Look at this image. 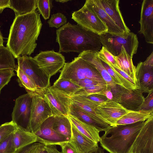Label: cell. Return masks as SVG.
<instances>
[{
	"label": "cell",
	"mask_w": 153,
	"mask_h": 153,
	"mask_svg": "<svg viewBox=\"0 0 153 153\" xmlns=\"http://www.w3.org/2000/svg\"><path fill=\"white\" fill-rule=\"evenodd\" d=\"M13 140L16 151L36 143L44 144L42 140L36 134L17 126L13 133Z\"/></svg>",
	"instance_id": "obj_22"
},
{
	"label": "cell",
	"mask_w": 153,
	"mask_h": 153,
	"mask_svg": "<svg viewBox=\"0 0 153 153\" xmlns=\"http://www.w3.org/2000/svg\"><path fill=\"white\" fill-rule=\"evenodd\" d=\"M53 0H38V10L45 20L50 17L51 9L53 7Z\"/></svg>",
	"instance_id": "obj_35"
},
{
	"label": "cell",
	"mask_w": 153,
	"mask_h": 153,
	"mask_svg": "<svg viewBox=\"0 0 153 153\" xmlns=\"http://www.w3.org/2000/svg\"><path fill=\"white\" fill-rule=\"evenodd\" d=\"M69 115L94 127L99 132L105 131L111 126L108 124H103L97 121L81 108L71 101Z\"/></svg>",
	"instance_id": "obj_23"
},
{
	"label": "cell",
	"mask_w": 153,
	"mask_h": 153,
	"mask_svg": "<svg viewBox=\"0 0 153 153\" xmlns=\"http://www.w3.org/2000/svg\"><path fill=\"white\" fill-rule=\"evenodd\" d=\"M101 61L103 66L112 78L115 83L116 84L118 85L123 87L122 85L120 80L114 71L108 65L101 60Z\"/></svg>",
	"instance_id": "obj_44"
},
{
	"label": "cell",
	"mask_w": 153,
	"mask_h": 153,
	"mask_svg": "<svg viewBox=\"0 0 153 153\" xmlns=\"http://www.w3.org/2000/svg\"><path fill=\"white\" fill-rule=\"evenodd\" d=\"M67 22V18L64 15L60 13H57L51 15L48 23L50 27L59 28L66 24Z\"/></svg>",
	"instance_id": "obj_36"
},
{
	"label": "cell",
	"mask_w": 153,
	"mask_h": 153,
	"mask_svg": "<svg viewBox=\"0 0 153 153\" xmlns=\"http://www.w3.org/2000/svg\"><path fill=\"white\" fill-rule=\"evenodd\" d=\"M58 52H98L102 47L100 36L79 25L68 22L56 30Z\"/></svg>",
	"instance_id": "obj_2"
},
{
	"label": "cell",
	"mask_w": 153,
	"mask_h": 153,
	"mask_svg": "<svg viewBox=\"0 0 153 153\" xmlns=\"http://www.w3.org/2000/svg\"><path fill=\"white\" fill-rule=\"evenodd\" d=\"M59 146L61 148L62 153H78L69 141L62 143Z\"/></svg>",
	"instance_id": "obj_45"
},
{
	"label": "cell",
	"mask_w": 153,
	"mask_h": 153,
	"mask_svg": "<svg viewBox=\"0 0 153 153\" xmlns=\"http://www.w3.org/2000/svg\"><path fill=\"white\" fill-rule=\"evenodd\" d=\"M69 97L71 102L81 108L94 119L102 123L108 124L96 114L94 109L98 105V104L84 96H74Z\"/></svg>",
	"instance_id": "obj_27"
},
{
	"label": "cell",
	"mask_w": 153,
	"mask_h": 153,
	"mask_svg": "<svg viewBox=\"0 0 153 153\" xmlns=\"http://www.w3.org/2000/svg\"><path fill=\"white\" fill-rule=\"evenodd\" d=\"M42 25L40 14L36 11L16 15L6 45L15 58L30 56L33 53Z\"/></svg>",
	"instance_id": "obj_1"
},
{
	"label": "cell",
	"mask_w": 153,
	"mask_h": 153,
	"mask_svg": "<svg viewBox=\"0 0 153 153\" xmlns=\"http://www.w3.org/2000/svg\"><path fill=\"white\" fill-rule=\"evenodd\" d=\"M54 116L45 120L41 125L39 130L35 134L44 142V145H59L68 141L57 133L53 128Z\"/></svg>",
	"instance_id": "obj_15"
},
{
	"label": "cell",
	"mask_w": 153,
	"mask_h": 153,
	"mask_svg": "<svg viewBox=\"0 0 153 153\" xmlns=\"http://www.w3.org/2000/svg\"><path fill=\"white\" fill-rule=\"evenodd\" d=\"M99 36L102 46L114 56L120 54L123 47L132 58L137 52L139 41L137 35L133 32L122 35L107 33Z\"/></svg>",
	"instance_id": "obj_4"
},
{
	"label": "cell",
	"mask_w": 153,
	"mask_h": 153,
	"mask_svg": "<svg viewBox=\"0 0 153 153\" xmlns=\"http://www.w3.org/2000/svg\"><path fill=\"white\" fill-rule=\"evenodd\" d=\"M98 94L105 96L108 100H112L113 99V96L111 88L108 86L105 89Z\"/></svg>",
	"instance_id": "obj_47"
},
{
	"label": "cell",
	"mask_w": 153,
	"mask_h": 153,
	"mask_svg": "<svg viewBox=\"0 0 153 153\" xmlns=\"http://www.w3.org/2000/svg\"><path fill=\"white\" fill-rule=\"evenodd\" d=\"M84 96L98 105L105 102L108 100L105 96L98 93L91 94Z\"/></svg>",
	"instance_id": "obj_42"
},
{
	"label": "cell",
	"mask_w": 153,
	"mask_h": 153,
	"mask_svg": "<svg viewBox=\"0 0 153 153\" xmlns=\"http://www.w3.org/2000/svg\"><path fill=\"white\" fill-rule=\"evenodd\" d=\"M123 88V87L117 84L114 87L111 88L113 96L112 100L119 103Z\"/></svg>",
	"instance_id": "obj_43"
},
{
	"label": "cell",
	"mask_w": 153,
	"mask_h": 153,
	"mask_svg": "<svg viewBox=\"0 0 153 153\" xmlns=\"http://www.w3.org/2000/svg\"><path fill=\"white\" fill-rule=\"evenodd\" d=\"M14 70L0 71V94L2 88L7 85L11 78L15 75Z\"/></svg>",
	"instance_id": "obj_40"
},
{
	"label": "cell",
	"mask_w": 153,
	"mask_h": 153,
	"mask_svg": "<svg viewBox=\"0 0 153 153\" xmlns=\"http://www.w3.org/2000/svg\"><path fill=\"white\" fill-rule=\"evenodd\" d=\"M44 147L47 153H62L59 151L55 145H44Z\"/></svg>",
	"instance_id": "obj_48"
},
{
	"label": "cell",
	"mask_w": 153,
	"mask_h": 153,
	"mask_svg": "<svg viewBox=\"0 0 153 153\" xmlns=\"http://www.w3.org/2000/svg\"><path fill=\"white\" fill-rule=\"evenodd\" d=\"M98 55L100 60L108 65L117 67L115 56L104 47H102L100 51L98 52Z\"/></svg>",
	"instance_id": "obj_37"
},
{
	"label": "cell",
	"mask_w": 153,
	"mask_h": 153,
	"mask_svg": "<svg viewBox=\"0 0 153 153\" xmlns=\"http://www.w3.org/2000/svg\"><path fill=\"white\" fill-rule=\"evenodd\" d=\"M40 153H47L46 151V150L45 149V148L44 145Z\"/></svg>",
	"instance_id": "obj_55"
},
{
	"label": "cell",
	"mask_w": 153,
	"mask_h": 153,
	"mask_svg": "<svg viewBox=\"0 0 153 153\" xmlns=\"http://www.w3.org/2000/svg\"><path fill=\"white\" fill-rule=\"evenodd\" d=\"M70 0H56V1L59 2L61 3L67 2L68 1H71Z\"/></svg>",
	"instance_id": "obj_54"
},
{
	"label": "cell",
	"mask_w": 153,
	"mask_h": 153,
	"mask_svg": "<svg viewBox=\"0 0 153 153\" xmlns=\"http://www.w3.org/2000/svg\"><path fill=\"white\" fill-rule=\"evenodd\" d=\"M153 116V110H128L117 122L116 125H127L145 121Z\"/></svg>",
	"instance_id": "obj_26"
},
{
	"label": "cell",
	"mask_w": 153,
	"mask_h": 153,
	"mask_svg": "<svg viewBox=\"0 0 153 153\" xmlns=\"http://www.w3.org/2000/svg\"><path fill=\"white\" fill-rule=\"evenodd\" d=\"M130 153H153V116L145 121Z\"/></svg>",
	"instance_id": "obj_13"
},
{
	"label": "cell",
	"mask_w": 153,
	"mask_h": 153,
	"mask_svg": "<svg viewBox=\"0 0 153 153\" xmlns=\"http://www.w3.org/2000/svg\"><path fill=\"white\" fill-rule=\"evenodd\" d=\"M93 66L99 72L107 85L112 88L116 84L103 66L98 57V52L84 51L79 54L78 56Z\"/></svg>",
	"instance_id": "obj_21"
},
{
	"label": "cell",
	"mask_w": 153,
	"mask_h": 153,
	"mask_svg": "<svg viewBox=\"0 0 153 153\" xmlns=\"http://www.w3.org/2000/svg\"><path fill=\"white\" fill-rule=\"evenodd\" d=\"M42 91H30L32 100L28 130L34 134L39 130L45 120L53 116L49 105L44 98Z\"/></svg>",
	"instance_id": "obj_6"
},
{
	"label": "cell",
	"mask_w": 153,
	"mask_h": 153,
	"mask_svg": "<svg viewBox=\"0 0 153 153\" xmlns=\"http://www.w3.org/2000/svg\"><path fill=\"white\" fill-rule=\"evenodd\" d=\"M27 92L16 99L12 114V121L17 126L28 131L32 95L31 92Z\"/></svg>",
	"instance_id": "obj_11"
},
{
	"label": "cell",
	"mask_w": 153,
	"mask_h": 153,
	"mask_svg": "<svg viewBox=\"0 0 153 153\" xmlns=\"http://www.w3.org/2000/svg\"><path fill=\"white\" fill-rule=\"evenodd\" d=\"M33 144L27 146L16 151V153H26L32 147Z\"/></svg>",
	"instance_id": "obj_51"
},
{
	"label": "cell",
	"mask_w": 153,
	"mask_h": 153,
	"mask_svg": "<svg viewBox=\"0 0 153 153\" xmlns=\"http://www.w3.org/2000/svg\"><path fill=\"white\" fill-rule=\"evenodd\" d=\"M138 89L129 90L124 88L119 103L128 110L139 111L144 99Z\"/></svg>",
	"instance_id": "obj_20"
},
{
	"label": "cell",
	"mask_w": 153,
	"mask_h": 153,
	"mask_svg": "<svg viewBox=\"0 0 153 153\" xmlns=\"http://www.w3.org/2000/svg\"><path fill=\"white\" fill-rule=\"evenodd\" d=\"M107 86L106 83H100L91 87L82 88L72 96H86L91 94L99 93L105 89Z\"/></svg>",
	"instance_id": "obj_34"
},
{
	"label": "cell",
	"mask_w": 153,
	"mask_h": 153,
	"mask_svg": "<svg viewBox=\"0 0 153 153\" xmlns=\"http://www.w3.org/2000/svg\"><path fill=\"white\" fill-rule=\"evenodd\" d=\"M145 121L110 126L100 138L101 146L109 153H130Z\"/></svg>",
	"instance_id": "obj_3"
},
{
	"label": "cell",
	"mask_w": 153,
	"mask_h": 153,
	"mask_svg": "<svg viewBox=\"0 0 153 153\" xmlns=\"http://www.w3.org/2000/svg\"><path fill=\"white\" fill-rule=\"evenodd\" d=\"M15 70L17 73L19 85L24 88L27 92L41 90L33 80L18 67Z\"/></svg>",
	"instance_id": "obj_32"
},
{
	"label": "cell",
	"mask_w": 153,
	"mask_h": 153,
	"mask_svg": "<svg viewBox=\"0 0 153 153\" xmlns=\"http://www.w3.org/2000/svg\"><path fill=\"white\" fill-rule=\"evenodd\" d=\"M15 62V58L9 49L0 46V71L15 70L17 68Z\"/></svg>",
	"instance_id": "obj_31"
},
{
	"label": "cell",
	"mask_w": 153,
	"mask_h": 153,
	"mask_svg": "<svg viewBox=\"0 0 153 153\" xmlns=\"http://www.w3.org/2000/svg\"><path fill=\"white\" fill-rule=\"evenodd\" d=\"M52 86L69 97L73 96L82 88L70 80L64 78H58Z\"/></svg>",
	"instance_id": "obj_30"
},
{
	"label": "cell",
	"mask_w": 153,
	"mask_h": 153,
	"mask_svg": "<svg viewBox=\"0 0 153 153\" xmlns=\"http://www.w3.org/2000/svg\"><path fill=\"white\" fill-rule=\"evenodd\" d=\"M44 145L43 144L40 143H35L26 153H40Z\"/></svg>",
	"instance_id": "obj_46"
},
{
	"label": "cell",
	"mask_w": 153,
	"mask_h": 153,
	"mask_svg": "<svg viewBox=\"0 0 153 153\" xmlns=\"http://www.w3.org/2000/svg\"><path fill=\"white\" fill-rule=\"evenodd\" d=\"M148 94L139 110H153V90Z\"/></svg>",
	"instance_id": "obj_41"
},
{
	"label": "cell",
	"mask_w": 153,
	"mask_h": 153,
	"mask_svg": "<svg viewBox=\"0 0 153 153\" xmlns=\"http://www.w3.org/2000/svg\"><path fill=\"white\" fill-rule=\"evenodd\" d=\"M68 117L71 123L81 134L94 142L97 143L100 142V132L96 128L70 115H68Z\"/></svg>",
	"instance_id": "obj_25"
},
{
	"label": "cell",
	"mask_w": 153,
	"mask_h": 153,
	"mask_svg": "<svg viewBox=\"0 0 153 153\" xmlns=\"http://www.w3.org/2000/svg\"><path fill=\"white\" fill-rule=\"evenodd\" d=\"M71 135L69 142L78 153H89L99 147L97 143L81 134L71 123Z\"/></svg>",
	"instance_id": "obj_18"
},
{
	"label": "cell",
	"mask_w": 153,
	"mask_h": 153,
	"mask_svg": "<svg viewBox=\"0 0 153 153\" xmlns=\"http://www.w3.org/2000/svg\"><path fill=\"white\" fill-rule=\"evenodd\" d=\"M138 33L142 34L146 41L153 44V0H144L141 5Z\"/></svg>",
	"instance_id": "obj_14"
},
{
	"label": "cell",
	"mask_w": 153,
	"mask_h": 153,
	"mask_svg": "<svg viewBox=\"0 0 153 153\" xmlns=\"http://www.w3.org/2000/svg\"><path fill=\"white\" fill-rule=\"evenodd\" d=\"M38 65L50 78L63 68L64 56L53 50L42 51L33 57Z\"/></svg>",
	"instance_id": "obj_10"
},
{
	"label": "cell",
	"mask_w": 153,
	"mask_h": 153,
	"mask_svg": "<svg viewBox=\"0 0 153 153\" xmlns=\"http://www.w3.org/2000/svg\"><path fill=\"white\" fill-rule=\"evenodd\" d=\"M89 153H104V152L102 149L98 147L97 149Z\"/></svg>",
	"instance_id": "obj_52"
},
{
	"label": "cell",
	"mask_w": 153,
	"mask_h": 153,
	"mask_svg": "<svg viewBox=\"0 0 153 153\" xmlns=\"http://www.w3.org/2000/svg\"><path fill=\"white\" fill-rule=\"evenodd\" d=\"M84 5L95 13L105 25L108 32L111 34L122 35L126 33L115 23L102 8L99 0H87Z\"/></svg>",
	"instance_id": "obj_16"
},
{
	"label": "cell",
	"mask_w": 153,
	"mask_h": 153,
	"mask_svg": "<svg viewBox=\"0 0 153 153\" xmlns=\"http://www.w3.org/2000/svg\"><path fill=\"white\" fill-rule=\"evenodd\" d=\"M102 8L115 23L126 33L130 30L126 25L119 7V0H99Z\"/></svg>",
	"instance_id": "obj_19"
},
{
	"label": "cell",
	"mask_w": 153,
	"mask_h": 153,
	"mask_svg": "<svg viewBox=\"0 0 153 153\" xmlns=\"http://www.w3.org/2000/svg\"><path fill=\"white\" fill-rule=\"evenodd\" d=\"M16 126L11 121L0 125V143L16 129Z\"/></svg>",
	"instance_id": "obj_39"
},
{
	"label": "cell",
	"mask_w": 153,
	"mask_h": 153,
	"mask_svg": "<svg viewBox=\"0 0 153 153\" xmlns=\"http://www.w3.org/2000/svg\"><path fill=\"white\" fill-rule=\"evenodd\" d=\"M96 115L111 126H116L117 121L128 110L119 103L108 100L100 104L94 109Z\"/></svg>",
	"instance_id": "obj_12"
},
{
	"label": "cell",
	"mask_w": 153,
	"mask_h": 153,
	"mask_svg": "<svg viewBox=\"0 0 153 153\" xmlns=\"http://www.w3.org/2000/svg\"><path fill=\"white\" fill-rule=\"evenodd\" d=\"M54 117V129L69 141L71 137V125L68 117L55 116Z\"/></svg>",
	"instance_id": "obj_29"
},
{
	"label": "cell",
	"mask_w": 153,
	"mask_h": 153,
	"mask_svg": "<svg viewBox=\"0 0 153 153\" xmlns=\"http://www.w3.org/2000/svg\"><path fill=\"white\" fill-rule=\"evenodd\" d=\"M59 78H64L72 81L87 78L100 83H106L95 68L78 56L75 58L71 62L65 63Z\"/></svg>",
	"instance_id": "obj_5"
},
{
	"label": "cell",
	"mask_w": 153,
	"mask_h": 153,
	"mask_svg": "<svg viewBox=\"0 0 153 153\" xmlns=\"http://www.w3.org/2000/svg\"><path fill=\"white\" fill-rule=\"evenodd\" d=\"M13 133L0 143V153H16L13 140Z\"/></svg>",
	"instance_id": "obj_38"
},
{
	"label": "cell",
	"mask_w": 153,
	"mask_h": 153,
	"mask_svg": "<svg viewBox=\"0 0 153 153\" xmlns=\"http://www.w3.org/2000/svg\"><path fill=\"white\" fill-rule=\"evenodd\" d=\"M143 63L144 65L153 66V52H152L150 55L147 58Z\"/></svg>",
	"instance_id": "obj_50"
},
{
	"label": "cell",
	"mask_w": 153,
	"mask_h": 153,
	"mask_svg": "<svg viewBox=\"0 0 153 153\" xmlns=\"http://www.w3.org/2000/svg\"><path fill=\"white\" fill-rule=\"evenodd\" d=\"M115 58L117 67L132 79L137 85L136 67L133 64L132 58L128 54L123 47L120 54L115 56Z\"/></svg>",
	"instance_id": "obj_24"
},
{
	"label": "cell",
	"mask_w": 153,
	"mask_h": 153,
	"mask_svg": "<svg viewBox=\"0 0 153 153\" xmlns=\"http://www.w3.org/2000/svg\"><path fill=\"white\" fill-rule=\"evenodd\" d=\"M71 18L78 25L99 35L108 32L105 25L84 4L79 10L73 12Z\"/></svg>",
	"instance_id": "obj_7"
},
{
	"label": "cell",
	"mask_w": 153,
	"mask_h": 153,
	"mask_svg": "<svg viewBox=\"0 0 153 153\" xmlns=\"http://www.w3.org/2000/svg\"><path fill=\"white\" fill-rule=\"evenodd\" d=\"M136 77L138 89L148 93L153 90V66L140 62L136 67Z\"/></svg>",
	"instance_id": "obj_17"
},
{
	"label": "cell",
	"mask_w": 153,
	"mask_h": 153,
	"mask_svg": "<svg viewBox=\"0 0 153 153\" xmlns=\"http://www.w3.org/2000/svg\"><path fill=\"white\" fill-rule=\"evenodd\" d=\"M10 0H0V13L3 12V10L7 7H9Z\"/></svg>",
	"instance_id": "obj_49"
},
{
	"label": "cell",
	"mask_w": 153,
	"mask_h": 153,
	"mask_svg": "<svg viewBox=\"0 0 153 153\" xmlns=\"http://www.w3.org/2000/svg\"><path fill=\"white\" fill-rule=\"evenodd\" d=\"M3 38L0 31V46H3Z\"/></svg>",
	"instance_id": "obj_53"
},
{
	"label": "cell",
	"mask_w": 153,
	"mask_h": 153,
	"mask_svg": "<svg viewBox=\"0 0 153 153\" xmlns=\"http://www.w3.org/2000/svg\"><path fill=\"white\" fill-rule=\"evenodd\" d=\"M38 0H10L9 7L15 12L16 16L27 14L35 11Z\"/></svg>",
	"instance_id": "obj_28"
},
{
	"label": "cell",
	"mask_w": 153,
	"mask_h": 153,
	"mask_svg": "<svg viewBox=\"0 0 153 153\" xmlns=\"http://www.w3.org/2000/svg\"><path fill=\"white\" fill-rule=\"evenodd\" d=\"M18 67L30 77L40 90H44L50 86V78L39 68L33 58L27 56L17 59Z\"/></svg>",
	"instance_id": "obj_9"
},
{
	"label": "cell",
	"mask_w": 153,
	"mask_h": 153,
	"mask_svg": "<svg viewBox=\"0 0 153 153\" xmlns=\"http://www.w3.org/2000/svg\"><path fill=\"white\" fill-rule=\"evenodd\" d=\"M114 71L120 80L123 88L129 90L138 89L134 80L125 72L117 67L109 65Z\"/></svg>",
	"instance_id": "obj_33"
},
{
	"label": "cell",
	"mask_w": 153,
	"mask_h": 153,
	"mask_svg": "<svg viewBox=\"0 0 153 153\" xmlns=\"http://www.w3.org/2000/svg\"><path fill=\"white\" fill-rule=\"evenodd\" d=\"M42 94L53 116L68 117L70 105L69 96L52 86H50L43 90Z\"/></svg>",
	"instance_id": "obj_8"
}]
</instances>
